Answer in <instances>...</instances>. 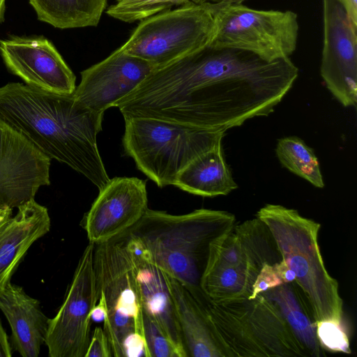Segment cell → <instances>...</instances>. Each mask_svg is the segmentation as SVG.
Listing matches in <instances>:
<instances>
[{
	"label": "cell",
	"mask_w": 357,
	"mask_h": 357,
	"mask_svg": "<svg viewBox=\"0 0 357 357\" xmlns=\"http://www.w3.org/2000/svg\"><path fill=\"white\" fill-rule=\"evenodd\" d=\"M185 287L204 310L226 357L308 356L280 311L262 294L218 303L200 287Z\"/></svg>",
	"instance_id": "277c9868"
},
{
	"label": "cell",
	"mask_w": 357,
	"mask_h": 357,
	"mask_svg": "<svg viewBox=\"0 0 357 357\" xmlns=\"http://www.w3.org/2000/svg\"><path fill=\"white\" fill-rule=\"evenodd\" d=\"M344 8L351 21L357 26V0H337Z\"/></svg>",
	"instance_id": "f546056e"
},
{
	"label": "cell",
	"mask_w": 357,
	"mask_h": 357,
	"mask_svg": "<svg viewBox=\"0 0 357 357\" xmlns=\"http://www.w3.org/2000/svg\"><path fill=\"white\" fill-rule=\"evenodd\" d=\"M103 115L77 102L73 94L19 82L0 87V121L51 160L85 176L99 190L110 179L97 145Z\"/></svg>",
	"instance_id": "7a4b0ae2"
},
{
	"label": "cell",
	"mask_w": 357,
	"mask_h": 357,
	"mask_svg": "<svg viewBox=\"0 0 357 357\" xmlns=\"http://www.w3.org/2000/svg\"><path fill=\"white\" fill-rule=\"evenodd\" d=\"M261 294L280 311L308 356L325 355L317 336V321L311 306L295 281L282 284Z\"/></svg>",
	"instance_id": "ffe728a7"
},
{
	"label": "cell",
	"mask_w": 357,
	"mask_h": 357,
	"mask_svg": "<svg viewBox=\"0 0 357 357\" xmlns=\"http://www.w3.org/2000/svg\"><path fill=\"white\" fill-rule=\"evenodd\" d=\"M275 152L285 168L314 187H324L319 160L313 150L302 139L294 136L281 138L278 142Z\"/></svg>",
	"instance_id": "603a6c76"
},
{
	"label": "cell",
	"mask_w": 357,
	"mask_h": 357,
	"mask_svg": "<svg viewBox=\"0 0 357 357\" xmlns=\"http://www.w3.org/2000/svg\"><path fill=\"white\" fill-rule=\"evenodd\" d=\"M0 54L7 68L25 84L70 95L76 77L53 43L43 36H12L0 40Z\"/></svg>",
	"instance_id": "4fadbf2b"
},
{
	"label": "cell",
	"mask_w": 357,
	"mask_h": 357,
	"mask_svg": "<svg viewBox=\"0 0 357 357\" xmlns=\"http://www.w3.org/2000/svg\"><path fill=\"white\" fill-rule=\"evenodd\" d=\"M98 305H95L91 312V319L96 321L104 320L106 314V310L102 300L98 298Z\"/></svg>",
	"instance_id": "4dcf8cb0"
},
{
	"label": "cell",
	"mask_w": 357,
	"mask_h": 357,
	"mask_svg": "<svg viewBox=\"0 0 357 357\" xmlns=\"http://www.w3.org/2000/svg\"><path fill=\"white\" fill-rule=\"evenodd\" d=\"M317 336L323 349L350 354L349 338L340 324L331 321L317 322Z\"/></svg>",
	"instance_id": "4316f807"
},
{
	"label": "cell",
	"mask_w": 357,
	"mask_h": 357,
	"mask_svg": "<svg viewBox=\"0 0 357 357\" xmlns=\"http://www.w3.org/2000/svg\"><path fill=\"white\" fill-rule=\"evenodd\" d=\"M185 3L192 1L195 3H204V2H219L222 0H183Z\"/></svg>",
	"instance_id": "836d02e7"
},
{
	"label": "cell",
	"mask_w": 357,
	"mask_h": 357,
	"mask_svg": "<svg viewBox=\"0 0 357 357\" xmlns=\"http://www.w3.org/2000/svg\"><path fill=\"white\" fill-rule=\"evenodd\" d=\"M12 355V345L0 319V357H10Z\"/></svg>",
	"instance_id": "f1b7e54d"
},
{
	"label": "cell",
	"mask_w": 357,
	"mask_h": 357,
	"mask_svg": "<svg viewBox=\"0 0 357 357\" xmlns=\"http://www.w3.org/2000/svg\"><path fill=\"white\" fill-rule=\"evenodd\" d=\"M243 1L214 2L215 33L211 44L248 51L270 61L289 59L298 43L297 14L254 9Z\"/></svg>",
	"instance_id": "9c48e42d"
},
{
	"label": "cell",
	"mask_w": 357,
	"mask_h": 357,
	"mask_svg": "<svg viewBox=\"0 0 357 357\" xmlns=\"http://www.w3.org/2000/svg\"><path fill=\"white\" fill-rule=\"evenodd\" d=\"M257 218L268 227L282 259L294 272L295 282L306 296L316 321L341 324L343 302L338 283L327 271L320 252V224L278 204L265 205Z\"/></svg>",
	"instance_id": "5b68a950"
},
{
	"label": "cell",
	"mask_w": 357,
	"mask_h": 357,
	"mask_svg": "<svg viewBox=\"0 0 357 357\" xmlns=\"http://www.w3.org/2000/svg\"><path fill=\"white\" fill-rule=\"evenodd\" d=\"M38 19L61 29L96 26L107 0H29Z\"/></svg>",
	"instance_id": "7402d4cb"
},
{
	"label": "cell",
	"mask_w": 357,
	"mask_h": 357,
	"mask_svg": "<svg viewBox=\"0 0 357 357\" xmlns=\"http://www.w3.org/2000/svg\"><path fill=\"white\" fill-rule=\"evenodd\" d=\"M108 338L101 327H96L84 357H112Z\"/></svg>",
	"instance_id": "83f0119b"
},
{
	"label": "cell",
	"mask_w": 357,
	"mask_h": 357,
	"mask_svg": "<svg viewBox=\"0 0 357 357\" xmlns=\"http://www.w3.org/2000/svg\"><path fill=\"white\" fill-rule=\"evenodd\" d=\"M164 273L176 307L187 357H226L199 303L185 285Z\"/></svg>",
	"instance_id": "d6986e66"
},
{
	"label": "cell",
	"mask_w": 357,
	"mask_h": 357,
	"mask_svg": "<svg viewBox=\"0 0 357 357\" xmlns=\"http://www.w3.org/2000/svg\"><path fill=\"white\" fill-rule=\"evenodd\" d=\"M154 68L120 47L102 61L82 71L80 83L73 94L83 106L104 113L132 91Z\"/></svg>",
	"instance_id": "9a60e30c"
},
{
	"label": "cell",
	"mask_w": 357,
	"mask_h": 357,
	"mask_svg": "<svg viewBox=\"0 0 357 357\" xmlns=\"http://www.w3.org/2000/svg\"><path fill=\"white\" fill-rule=\"evenodd\" d=\"M183 3V0H115L106 13L116 20L132 23Z\"/></svg>",
	"instance_id": "cb8c5ba5"
},
{
	"label": "cell",
	"mask_w": 357,
	"mask_h": 357,
	"mask_svg": "<svg viewBox=\"0 0 357 357\" xmlns=\"http://www.w3.org/2000/svg\"><path fill=\"white\" fill-rule=\"evenodd\" d=\"M13 216V208L0 203V229Z\"/></svg>",
	"instance_id": "1f68e13d"
},
{
	"label": "cell",
	"mask_w": 357,
	"mask_h": 357,
	"mask_svg": "<svg viewBox=\"0 0 357 357\" xmlns=\"http://www.w3.org/2000/svg\"><path fill=\"white\" fill-rule=\"evenodd\" d=\"M51 159L0 121V203L18 208L50 184Z\"/></svg>",
	"instance_id": "7c38bea8"
},
{
	"label": "cell",
	"mask_w": 357,
	"mask_h": 357,
	"mask_svg": "<svg viewBox=\"0 0 357 357\" xmlns=\"http://www.w3.org/2000/svg\"><path fill=\"white\" fill-rule=\"evenodd\" d=\"M0 309L12 331V347L23 357H38L48 328L40 301L10 282L0 296Z\"/></svg>",
	"instance_id": "ac0fdd59"
},
{
	"label": "cell",
	"mask_w": 357,
	"mask_h": 357,
	"mask_svg": "<svg viewBox=\"0 0 357 357\" xmlns=\"http://www.w3.org/2000/svg\"><path fill=\"white\" fill-rule=\"evenodd\" d=\"M84 221L89 242L108 241L135 225L148 208L146 181L115 177L99 190Z\"/></svg>",
	"instance_id": "5bb4252c"
},
{
	"label": "cell",
	"mask_w": 357,
	"mask_h": 357,
	"mask_svg": "<svg viewBox=\"0 0 357 357\" xmlns=\"http://www.w3.org/2000/svg\"><path fill=\"white\" fill-rule=\"evenodd\" d=\"M295 280L294 272L282 259L274 264H264L257 276L251 296L248 298H254L272 288Z\"/></svg>",
	"instance_id": "484cf974"
},
{
	"label": "cell",
	"mask_w": 357,
	"mask_h": 357,
	"mask_svg": "<svg viewBox=\"0 0 357 357\" xmlns=\"http://www.w3.org/2000/svg\"><path fill=\"white\" fill-rule=\"evenodd\" d=\"M142 320L146 357H183L156 321L144 312Z\"/></svg>",
	"instance_id": "d4e9b609"
},
{
	"label": "cell",
	"mask_w": 357,
	"mask_h": 357,
	"mask_svg": "<svg viewBox=\"0 0 357 357\" xmlns=\"http://www.w3.org/2000/svg\"><path fill=\"white\" fill-rule=\"evenodd\" d=\"M298 74L290 58L270 61L209 44L154 68L116 107L124 119H157L226 131L273 112Z\"/></svg>",
	"instance_id": "6da1fadb"
},
{
	"label": "cell",
	"mask_w": 357,
	"mask_h": 357,
	"mask_svg": "<svg viewBox=\"0 0 357 357\" xmlns=\"http://www.w3.org/2000/svg\"><path fill=\"white\" fill-rule=\"evenodd\" d=\"M122 236L133 259L142 312L156 321L183 357H187L176 307L164 272Z\"/></svg>",
	"instance_id": "2e32d148"
},
{
	"label": "cell",
	"mask_w": 357,
	"mask_h": 357,
	"mask_svg": "<svg viewBox=\"0 0 357 357\" xmlns=\"http://www.w3.org/2000/svg\"><path fill=\"white\" fill-rule=\"evenodd\" d=\"M47 208L32 199L0 229V296L31 245L50 230Z\"/></svg>",
	"instance_id": "e0dca14e"
},
{
	"label": "cell",
	"mask_w": 357,
	"mask_h": 357,
	"mask_svg": "<svg viewBox=\"0 0 357 357\" xmlns=\"http://www.w3.org/2000/svg\"><path fill=\"white\" fill-rule=\"evenodd\" d=\"M322 1L321 75L343 106H354L357 100V26L337 0Z\"/></svg>",
	"instance_id": "8fae6325"
},
{
	"label": "cell",
	"mask_w": 357,
	"mask_h": 357,
	"mask_svg": "<svg viewBox=\"0 0 357 357\" xmlns=\"http://www.w3.org/2000/svg\"><path fill=\"white\" fill-rule=\"evenodd\" d=\"M214 2H186L140 21L121 46L155 68L211 43L215 33Z\"/></svg>",
	"instance_id": "ba28073f"
},
{
	"label": "cell",
	"mask_w": 357,
	"mask_h": 357,
	"mask_svg": "<svg viewBox=\"0 0 357 357\" xmlns=\"http://www.w3.org/2000/svg\"><path fill=\"white\" fill-rule=\"evenodd\" d=\"M227 211L172 215L149 208L123 234L149 261L187 287H200L213 241L235 226Z\"/></svg>",
	"instance_id": "3957f363"
},
{
	"label": "cell",
	"mask_w": 357,
	"mask_h": 357,
	"mask_svg": "<svg viewBox=\"0 0 357 357\" xmlns=\"http://www.w3.org/2000/svg\"><path fill=\"white\" fill-rule=\"evenodd\" d=\"M173 185L203 197L226 195L237 188L224 158L222 142L190 162Z\"/></svg>",
	"instance_id": "44dd1931"
},
{
	"label": "cell",
	"mask_w": 357,
	"mask_h": 357,
	"mask_svg": "<svg viewBox=\"0 0 357 357\" xmlns=\"http://www.w3.org/2000/svg\"><path fill=\"white\" fill-rule=\"evenodd\" d=\"M122 144L139 170L160 188L174 185L194 159L222 142L225 131L151 119H124Z\"/></svg>",
	"instance_id": "52a82bcc"
},
{
	"label": "cell",
	"mask_w": 357,
	"mask_h": 357,
	"mask_svg": "<svg viewBox=\"0 0 357 357\" xmlns=\"http://www.w3.org/2000/svg\"><path fill=\"white\" fill-rule=\"evenodd\" d=\"M6 0H0V24L4 21Z\"/></svg>",
	"instance_id": "d6a6232c"
},
{
	"label": "cell",
	"mask_w": 357,
	"mask_h": 357,
	"mask_svg": "<svg viewBox=\"0 0 357 357\" xmlns=\"http://www.w3.org/2000/svg\"><path fill=\"white\" fill-rule=\"evenodd\" d=\"M93 265L112 356L146 357L135 265L126 238L120 234L96 245Z\"/></svg>",
	"instance_id": "8992f818"
},
{
	"label": "cell",
	"mask_w": 357,
	"mask_h": 357,
	"mask_svg": "<svg viewBox=\"0 0 357 357\" xmlns=\"http://www.w3.org/2000/svg\"><path fill=\"white\" fill-rule=\"evenodd\" d=\"M96 245L89 242L75 271L63 304L48 318L45 344L50 357H84L90 342L91 312L99 294L93 265Z\"/></svg>",
	"instance_id": "30bf717a"
}]
</instances>
